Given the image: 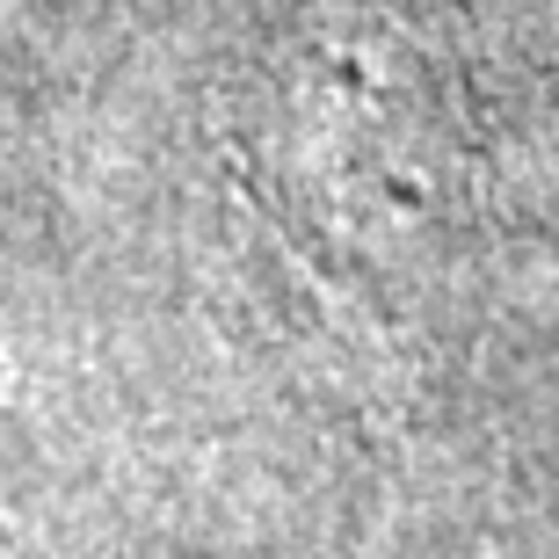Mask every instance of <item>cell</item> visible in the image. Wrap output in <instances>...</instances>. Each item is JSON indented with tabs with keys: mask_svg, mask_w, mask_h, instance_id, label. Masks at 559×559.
Masks as SVG:
<instances>
[{
	"mask_svg": "<svg viewBox=\"0 0 559 559\" xmlns=\"http://www.w3.org/2000/svg\"><path fill=\"white\" fill-rule=\"evenodd\" d=\"M538 559H559V552H538Z\"/></svg>",
	"mask_w": 559,
	"mask_h": 559,
	"instance_id": "1",
	"label": "cell"
}]
</instances>
